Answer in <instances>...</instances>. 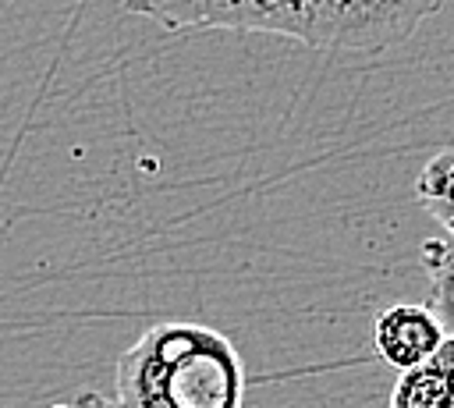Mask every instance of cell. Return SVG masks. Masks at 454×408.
I'll use <instances>...</instances> for the list:
<instances>
[{
    "mask_svg": "<svg viewBox=\"0 0 454 408\" xmlns=\"http://www.w3.org/2000/svg\"><path fill=\"white\" fill-rule=\"evenodd\" d=\"M170 32H273L316 50H387L429 21L443 0H121Z\"/></svg>",
    "mask_w": 454,
    "mask_h": 408,
    "instance_id": "obj_1",
    "label": "cell"
},
{
    "mask_svg": "<svg viewBox=\"0 0 454 408\" xmlns=\"http://www.w3.org/2000/svg\"><path fill=\"white\" fill-rule=\"evenodd\" d=\"M114 408H241L245 362L206 323H156L114 369Z\"/></svg>",
    "mask_w": 454,
    "mask_h": 408,
    "instance_id": "obj_2",
    "label": "cell"
},
{
    "mask_svg": "<svg viewBox=\"0 0 454 408\" xmlns=\"http://www.w3.org/2000/svg\"><path fill=\"white\" fill-rule=\"evenodd\" d=\"M443 326L436 323V316L429 312V305H415V302H401L383 309L372 319V348L376 355L394 365L397 373L422 365L440 344H443Z\"/></svg>",
    "mask_w": 454,
    "mask_h": 408,
    "instance_id": "obj_3",
    "label": "cell"
},
{
    "mask_svg": "<svg viewBox=\"0 0 454 408\" xmlns=\"http://www.w3.org/2000/svg\"><path fill=\"white\" fill-rule=\"evenodd\" d=\"M387 408H454V337L415 369L397 373Z\"/></svg>",
    "mask_w": 454,
    "mask_h": 408,
    "instance_id": "obj_4",
    "label": "cell"
},
{
    "mask_svg": "<svg viewBox=\"0 0 454 408\" xmlns=\"http://www.w3.org/2000/svg\"><path fill=\"white\" fill-rule=\"evenodd\" d=\"M422 270L429 277V312L454 337V238L440 234L422 241Z\"/></svg>",
    "mask_w": 454,
    "mask_h": 408,
    "instance_id": "obj_5",
    "label": "cell"
},
{
    "mask_svg": "<svg viewBox=\"0 0 454 408\" xmlns=\"http://www.w3.org/2000/svg\"><path fill=\"white\" fill-rule=\"evenodd\" d=\"M415 202L454 238V149H440L415 177Z\"/></svg>",
    "mask_w": 454,
    "mask_h": 408,
    "instance_id": "obj_6",
    "label": "cell"
}]
</instances>
